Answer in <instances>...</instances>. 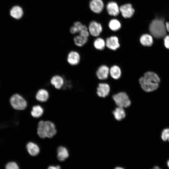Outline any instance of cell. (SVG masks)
Returning <instances> with one entry per match:
<instances>
[{
	"mask_svg": "<svg viewBox=\"0 0 169 169\" xmlns=\"http://www.w3.org/2000/svg\"><path fill=\"white\" fill-rule=\"evenodd\" d=\"M81 57L80 54L78 51L72 50L67 54L66 60L67 63L72 66L78 65L81 61Z\"/></svg>",
	"mask_w": 169,
	"mask_h": 169,
	"instance_id": "obj_5",
	"label": "cell"
},
{
	"mask_svg": "<svg viewBox=\"0 0 169 169\" xmlns=\"http://www.w3.org/2000/svg\"><path fill=\"white\" fill-rule=\"evenodd\" d=\"M27 149L29 153L32 156H35L39 153L40 149L38 146L36 144L29 142L27 145Z\"/></svg>",
	"mask_w": 169,
	"mask_h": 169,
	"instance_id": "obj_19",
	"label": "cell"
},
{
	"mask_svg": "<svg viewBox=\"0 0 169 169\" xmlns=\"http://www.w3.org/2000/svg\"><path fill=\"white\" fill-rule=\"evenodd\" d=\"M120 11L122 16L125 18H130L133 15L135 10L131 4L128 3L121 6Z\"/></svg>",
	"mask_w": 169,
	"mask_h": 169,
	"instance_id": "obj_9",
	"label": "cell"
},
{
	"mask_svg": "<svg viewBox=\"0 0 169 169\" xmlns=\"http://www.w3.org/2000/svg\"><path fill=\"white\" fill-rule=\"evenodd\" d=\"M45 126L47 137L50 138L56 134V130L53 122L49 121H45Z\"/></svg>",
	"mask_w": 169,
	"mask_h": 169,
	"instance_id": "obj_14",
	"label": "cell"
},
{
	"mask_svg": "<svg viewBox=\"0 0 169 169\" xmlns=\"http://www.w3.org/2000/svg\"><path fill=\"white\" fill-rule=\"evenodd\" d=\"M149 29L154 37L159 38L164 37L166 34V29L164 19L153 20L150 24Z\"/></svg>",
	"mask_w": 169,
	"mask_h": 169,
	"instance_id": "obj_2",
	"label": "cell"
},
{
	"mask_svg": "<svg viewBox=\"0 0 169 169\" xmlns=\"http://www.w3.org/2000/svg\"><path fill=\"white\" fill-rule=\"evenodd\" d=\"M44 110L43 108L39 105H37L33 106L31 111V115L34 118H38L43 114Z\"/></svg>",
	"mask_w": 169,
	"mask_h": 169,
	"instance_id": "obj_24",
	"label": "cell"
},
{
	"mask_svg": "<svg viewBox=\"0 0 169 169\" xmlns=\"http://www.w3.org/2000/svg\"><path fill=\"white\" fill-rule=\"evenodd\" d=\"M104 3L102 0H91L89 3L90 10L95 13H99L103 10Z\"/></svg>",
	"mask_w": 169,
	"mask_h": 169,
	"instance_id": "obj_8",
	"label": "cell"
},
{
	"mask_svg": "<svg viewBox=\"0 0 169 169\" xmlns=\"http://www.w3.org/2000/svg\"><path fill=\"white\" fill-rule=\"evenodd\" d=\"M10 102L13 107L17 110H24L27 105L25 100L18 94H15L12 95L10 98Z\"/></svg>",
	"mask_w": 169,
	"mask_h": 169,
	"instance_id": "obj_4",
	"label": "cell"
},
{
	"mask_svg": "<svg viewBox=\"0 0 169 169\" xmlns=\"http://www.w3.org/2000/svg\"><path fill=\"white\" fill-rule=\"evenodd\" d=\"M49 94L48 91L45 88H41L39 89L37 91L35 98L38 101L44 102L49 99Z\"/></svg>",
	"mask_w": 169,
	"mask_h": 169,
	"instance_id": "obj_10",
	"label": "cell"
},
{
	"mask_svg": "<svg viewBox=\"0 0 169 169\" xmlns=\"http://www.w3.org/2000/svg\"><path fill=\"white\" fill-rule=\"evenodd\" d=\"M50 83L55 89L60 90L64 86L65 81L63 76L56 74L53 75L50 78Z\"/></svg>",
	"mask_w": 169,
	"mask_h": 169,
	"instance_id": "obj_6",
	"label": "cell"
},
{
	"mask_svg": "<svg viewBox=\"0 0 169 169\" xmlns=\"http://www.w3.org/2000/svg\"><path fill=\"white\" fill-rule=\"evenodd\" d=\"M113 98L118 107L127 108L131 105V101L125 92H120L113 96Z\"/></svg>",
	"mask_w": 169,
	"mask_h": 169,
	"instance_id": "obj_3",
	"label": "cell"
},
{
	"mask_svg": "<svg viewBox=\"0 0 169 169\" xmlns=\"http://www.w3.org/2000/svg\"><path fill=\"white\" fill-rule=\"evenodd\" d=\"M164 44L165 47L169 49V35H167L164 36Z\"/></svg>",
	"mask_w": 169,
	"mask_h": 169,
	"instance_id": "obj_30",
	"label": "cell"
},
{
	"mask_svg": "<svg viewBox=\"0 0 169 169\" xmlns=\"http://www.w3.org/2000/svg\"><path fill=\"white\" fill-rule=\"evenodd\" d=\"M11 16L13 18L19 19L21 18L23 14L22 8L18 6H15L13 7L10 11Z\"/></svg>",
	"mask_w": 169,
	"mask_h": 169,
	"instance_id": "obj_16",
	"label": "cell"
},
{
	"mask_svg": "<svg viewBox=\"0 0 169 169\" xmlns=\"http://www.w3.org/2000/svg\"><path fill=\"white\" fill-rule=\"evenodd\" d=\"M109 68L105 65L100 66L96 71V74L97 77L100 80L107 79L109 73Z\"/></svg>",
	"mask_w": 169,
	"mask_h": 169,
	"instance_id": "obj_13",
	"label": "cell"
},
{
	"mask_svg": "<svg viewBox=\"0 0 169 169\" xmlns=\"http://www.w3.org/2000/svg\"><path fill=\"white\" fill-rule=\"evenodd\" d=\"M88 38L79 34L74 37V43L78 47H82L87 42Z\"/></svg>",
	"mask_w": 169,
	"mask_h": 169,
	"instance_id": "obj_17",
	"label": "cell"
},
{
	"mask_svg": "<svg viewBox=\"0 0 169 169\" xmlns=\"http://www.w3.org/2000/svg\"><path fill=\"white\" fill-rule=\"evenodd\" d=\"M115 119L118 121H120L124 119L125 116V112L124 108L119 107L116 108L113 112Z\"/></svg>",
	"mask_w": 169,
	"mask_h": 169,
	"instance_id": "obj_21",
	"label": "cell"
},
{
	"mask_svg": "<svg viewBox=\"0 0 169 169\" xmlns=\"http://www.w3.org/2000/svg\"><path fill=\"white\" fill-rule=\"evenodd\" d=\"M69 156V153L67 149L62 146L59 147L57 149V158L60 161H63Z\"/></svg>",
	"mask_w": 169,
	"mask_h": 169,
	"instance_id": "obj_18",
	"label": "cell"
},
{
	"mask_svg": "<svg viewBox=\"0 0 169 169\" xmlns=\"http://www.w3.org/2000/svg\"><path fill=\"white\" fill-rule=\"evenodd\" d=\"M110 91V87L108 84L100 83L97 88V94L100 97L105 98L109 95Z\"/></svg>",
	"mask_w": 169,
	"mask_h": 169,
	"instance_id": "obj_11",
	"label": "cell"
},
{
	"mask_svg": "<svg viewBox=\"0 0 169 169\" xmlns=\"http://www.w3.org/2000/svg\"><path fill=\"white\" fill-rule=\"evenodd\" d=\"M154 169H160V168H159L157 166H156L154 167Z\"/></svg>",
	"mask_w": 169,
	"mask_h": 169,
	"instance_id": "obj_33",
	"label": "cell"
},
{
	"mask_svg": "<svg viewBox=\"0 0 169 169\" xmlns=\"http://www.w3.org/2000/svg\"><path fill=\"white\" fill-rule=\"evenodd\" d=\"M88 30L92 36L97 37L99 36L102 32V27L100 23L95 21H92L89 24Z\"/></svg>",
	"mask_w": 169,
	"mask_h": 169,
	"instance_id": "obj_7",
	"label": "cell"
},
{
	"mask_svg": "<svg viewBox=\"0 0 169 169\" xmlns=\"http://www.w3.org/2000/svg\"><path fill=\"white\" fill-rule=\"evenodd\" d=\"M160 81L158 75L151 71L145 73L139 80L142 88L147 92L153 91L156 90L159 87Z\"/></svg>",
	"mask_w": 169,
	"mask_h": 169,
	"instance_id": "obj_1",
	"label": "cell"
},
{
	"mask_svg": "<svg viewBox=\"0 0 169 169\" xmlns=\"http://www.w3.org/2000/svg\"><path fill=\"white\" fill-rule=\"evenodd\" d=\"M86 26L83 24L79 21L75 22L70 28V32L72 34H75L77 33H79Z\"/></svg>",
	"mask_w": 169,
	"mask_h": 169,
	"instance_id": "obj_22",
	"label": "cell"
},
{
	"mask_svg": "<svg viewBox=\"0 0 169 169\" xmlns=\"http://www.w3.org/2000/svg\"><path fill=\"white\" fill-rule=\"evenodd\" d=\"M60 168V167L59 166H49L48 168L49 169H59Z\"/></svg>",
	"mask_w": 169,
	"mask_h": 169,
	"instance_id": "obj_31",
	"label": "cell"
},
{
	"mask_svg": "<svg viewBox=\"0 0 169 169\" xmlns=\"http://www.w3.org/2000/svg\"><path fill=\"white\" fill-rule=\"evenodd\" d=\"M109 72L111 77L115 79H118L121 76V71L118 66L114 65L112 66Z\"/></svg>",
	"mask_w": 169,
	"mask_h": 169,
	"instance_id": "obj_25",
	"label": "cell"
},
{
	"mask_svg": "<svg viewBox=\"0 0 169 169\" xmlns=\"http://www.w3.org/2000/svg\"><path fill=\"white\" fill-rule=\"evenodd\" d=\"M161 138L164 141L168 140L169 141V128L164 129L161 133Z\"/></svg>",
	"mask_w": 169,
	"mask_h": 169,
	"instance_id": "obj_28",
	"label": "cell"
},
{
	"mask_svg": "<svg viewBox=\"0 0 169 169\" xmlns=\"http://www.w3.org/2000/svg\"><path fill=\"white\" fill-rule=\"evenodd\" d=\"M167 165L169 168V160L167 162Z\"/></svg>",
	"mask_w": 169,
	"mask_h": 169,
	"instance_id": "obj_34",
	"label": "cell"
},
{
	"mask_svg": "<svg viewBox=\"0 0 169 169\" xmlns=\"http://www.w3.org/2000/svg\"><path fill=\"white\" fill-rule=\"evenodd\" d=\"M105 44L109 49L115 50L120 47L118 38L113 36L107 38Z\"/></svg>",
	"mask_w": 169,
	"mask_h": 169,
	"instance_id": "obj_12",
	"label": "cell"
},
{
	"mask_svg": "<svg viewBox=\"0 0 169 169\" xmlns=\"http://www.w3.org/2000/svg\"><path fill=\"white\" fill-rule=\"evenodd\" d=\"M37 133L39 136L41 138L46 137V134L45 130V121H40L38 125Z\"/></svg>",
	"mask_w": 169,
	"mask_h": 169,
	"instance_id": "obj_23",
	"label": "cell"
},
{
	"mask_svg": "<svg viewBox=\"0 0 169 169\" xmlns=\"http://www.w3.org/2000/svg\"><path fill=\"white\" fill-rule=\"evenodd\" d=\"M119 168H120V169L122 168H121V167H119H119H117L116 168L118 169Z\"/></svg>",
	"mask_w": 169,
	"mask_h": 169,
	"instance_id": "obj_35",
	"label": "cell"
},
{
	"mask_svg": "<svg viewBox=\"0 0 169 169\" xmlns=\"http://www.w3.org/2000/svg\"><path fill=\"white\" fill-rule=\"evenodd\" d=\"M109 26L112 30L116 31L120 28L121 24L117 19H112L110 21Z\"/></svg>",
	"mask_w": 169,
	"mask_h": 169,
	"instance_id": "obj_27",
	"label": "cell"
},
{
	"mask_svg": "<svg viewBox=\"0 0 169 169\" xmlns=\"http://www.w3.org/2000/svg\"><path fill=\"white\" fill-rule=\"evenodd\" d=\"M165 24L166 29L168 32H169V22H166Z\"/></svg>",
	"mask_w": 169,
	"mask_h": 169,
	"instance_id": "obj_32",
	"label": "cell"
},
{
	"mask_svg": "<svg viewBox=\"0 0 169 169\" xmlns=\"http://www.w3.org/2000/svg\"><path fill=\"white\" fill-rule=\"evenodd\" d=\"M142 45L145 46H151L153 43V39L151 35L148 34L142 35L140 38Z\"/></svg>",
	"mask_w": 169,
	"mask_h": 169,
	"instance_id": "obj_20",
	"label": "cell"
},
{
	"mask_svg": "<svg viewBox=\"0 0 169 169\" xmlns=\"http://www.w3.org/2000/svg\"><path fill=\"white\" fill-rule=\"evenodd\" d=\"M106 9L110 15L116 16L119 14L120 8L117 4L115 2H109L107 5Z\"/></svg>",
	"mask_w": 169,
	"mask_h": 169,
	"instance_id": "obj_15",
	"label": "cell"
},
{
	"mask_svg": "<svg viewBox=\"0 0 169 169\" xmlns=\"http://www.w3.org/2000/svg\"><path fill=\"white\" fill-rule=\"evenodd\" d=\"M7 169H18L19 168L17 164L15 162H11L8 163L6 166Z\"/></svg>",
	"mask_w": 169,
	"mask_h": 169,
	"instance_id": "obj_29",
	"label": "cell"
},
{
	"mask_svg": "<svg viewBox=\"0 0 169 169\" xmlns=\"http://www.w3.org/2000/svg\"><path fill=\"white\" fill-rule=\"evenodd\" d=\"M93 44L95 48L99 50L103 49L105 45L104 40L103 38H96L94 41Z\"/></svg>",
	"mask_w": 169,
	"mask_h": 169,
	"instance_id": "obj_26",
	"label": "cell"
}]
</instances>
